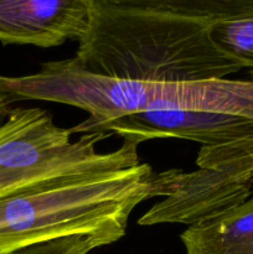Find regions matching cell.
I'll list each match as a JSON object with an SVG mask.
<instances>
[{"label": "cell", "instance_id": "cell-1", "mask_svg": "<svg viewBox=\"0 0 253 254\" xmlns=\"http://www.w3.org/2000/svg\"><path fill=\"white\" fill-rule=\"evenodd\" d=\"M211 21L166 0H89L74 57L81 68L117 79L203 82L243 69L213 41Z\"/></svg>", "mask_w": 253, "mask_h": 254}, {"label": "cell", "instance_id": "cell-2", "mask_svg": "<svg viewBox=\"0 0 253 254\" xmlns=\"http://www.w3.org/2000/svg\"><path fill=\"white\" fill-rule=\"evenodd\" d=\"M175 169L151 166L98 171L67 178L0 200V254L73 236L123 238L138 205L168 197Z\"/></svg>", "mask_w": 253, "mask_h": 254}, {"label": "cell", "instance_id": "cell-3", "mask_svg": "<svg viewBox=\"0 0 253 254\" xmlns=\"http://www.w3.org/2000/svg\"><path fill=\"white\" fill-rule=\"evenodd\" d=\"M0 86L12 99L45 101L76 107L88 118L72 134L92 133L97 127L131 114L161 111H218L253 116V81L140 82L99 76L74 60L45 62L29 76H0Z\"/></svg>", "mask_w": 253, "mask_h": 254}, {"label": "cell", "instance_id": "cell-4", "mask_svg": "<svg viewBox=\"0 0 253 254\" xmlns=\"http://www.w3.org/2000/svg\"><path fill=\"white\" fill-rule=\"evenodd\" d=\"M71 128L54 123L39 107H15L0 127V200L67 178L134 168L138 145L124 140L109 153L97 151L108 134L86 133L72 141Z\"/></svg>", "mask_w": 253, "mask_h": 254}, {"label": "cell", "instance_id": "cell-5", "mask_svg": "<svg viewBox=\"0 0 253 254\" xmlns=\"http://www.w3.org/2000/svg\"><path fill=\"white\" fill-rule=\"evenodd\" d=\"M92 133L122 136L141 143L184 139L200 149H221L253 140V116L218 111H161L131 114L97 127Z\"/></svg>", "mask_w": 253, "mask_h": 254}, {"label": "cell", "instance_id": "cell-6", "mask_svg": "<svg viewBox=\"0 0 253 254\" xmlns=\"http://www.w3.org/2000/svg\"><path fill=\"white\" fill-rule=\"evenodd\" d=\"M89 20V0H0V42L49 49L79 41Z\"/></svg>", "mask_w": 253, "mask_h": 254}, {"label": "cell", "instance_id": "cell-7", "mask_svg": "<svg viewBox=\"0 0 253 254\" xmlns=\"http://www.w3.org/2000/svg\"><path fill=\"white\" fill-rule=\"evenodd\" d=\"M185 254H253V196L180 235Z\"/></svg>", "mask_w": 253, "mask_h": 254}, {"label": "cell", "instance_id": "cell-8", "mask_svg": "<svg viewBox=\"0 0 253 254\" xmlns=\"http://www.w3.org/2000/svg\"><path fill=\"white\" fill-rule=\"evenodd\" d=\"M207 16L213 41L253 81V0H208Z\"/></svg>", "mask_w": 253, "mask_h": 254}, {"label": "cell", "instance_id": "cell-9", "mask_svg": "<svg viewBox=\"0 0 253 254\" xmlns=\"http://www.w3.org/2000/svg\"><path fill=\"white\" fill-rule=\"evenodd\" d=\"M108 245L111 242L101 236H73L31 246L9 254H88Z\"/></svg>", "mask_w": 253, "mask_h": 254}, {"label": "cell", "instance_id": "cell-10", "mask_svg": "<svg viewBox=\"0 0 253 254\" xmlns=\"http://www.w3.org/2000/svg\"><path fill=\"white\" fill-rule=\"evenodd\" d=\"M12 104H14L12 99L10 98L9 94H7L6 92L1 88V86H0V127L4 124V122L6 121V118L9 117L11 109L14 108Z\"/></svg>", "mask_w": 253, "mask_h": 254}]
</instances>
